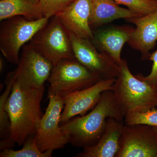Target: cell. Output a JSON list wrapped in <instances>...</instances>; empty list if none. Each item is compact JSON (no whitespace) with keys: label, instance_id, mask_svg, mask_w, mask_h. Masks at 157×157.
<instances>
[{"label":"cell","instance_id":"1","mask_svg":"<svg viewBox=\"0 0 157 157\" xmlns=\"http://www.w3.org/2000/svg\"><path fill=\"white\" fill-rule=\"evenodd\" d=\"M5 83L6 90L0 97V116L8 113L11 124V135L6 149L16 144L21 146L28 138L36 135L37 124L43 115L41 104L45 86L30 87L15 76L14 82L8 78Z\"/></svg>","mask_w":157,"mask_h":157},{"label":"cell","instance_id":"2","mask_svg":"<svg viewBox=\"0 0 157 157\" xmlns=\"http://www.w3.org/2000/svg\"><path fill=\"white\" fill-rule=\"evenodd\" d=\"M112 117L124 121L111 90L104 91L94 107L87 114L71 118L60 125L70 137L69 143L83 148L95 145L103 136L107 120Z\"/></svg>","mask_w":157,"mask_h":157},{"label":"cell","instance_id":"3","mask_svg":"<svg viewBox=\"0 0 157 157\" xmlns=\"http://www.w3.org/2000/svg\"><path fill=\"white\" fill-rule=\"evenodd\" d=\"M112 90L116 102L124 117L128 113L146 111L157 107V86L134 76L122 59Z\"/></svg>","mask_w":157,"mask_h":157},{"label":"cell","instance_id":"4","mask_svg":"<svg viewBox=\"0 0 157 157\" xmlns=\"http://www.w3.org/2000/svg\"><path fill=\"white\" fill-rule=\"evenodd\" d=\"M29 45L53 67L64 59L76 60L70 32L56 15L34 35Z\"/></svg>","mask_w":157,"mask_h":157},{"label":"cell","instance_id":"5","mask_svg":"<svg viewBox=\"0 0 157 157\" xmlns=\"http://www.w3.org/2000/svg\"><path fill=\"white\" fill-rule=\"evenodd\" d=\"M102 79L76 59H64L53 67L48 81V97L64 98L71 93L87 88Z\"/></svg>","mask_w":157,"mask_h":157},{"label":"cell","instance_id":"6","mask_svg":"<svg viewBox=\"0 0 157 157\" xmlns=\"http://www.w3.org/2000/svg\"><path fill=\"white\" fill-rule=\"evenodd\" d=\"M48 21L49 19L45 17L31 21L21 16L1 21L0 50L6 59L11 63L18 64L21 48Z\"/></svg>","mask_w":157,"mask_h":157},{"label":"cell","instance_id":"7","mask_svg":"<svg viewBox=\"0 0 157 157\" xmlns=\"http://www.w3.org/2000/svg\"><path fill=\"white\" fill-rule=\"evenodd\" d=\"M48 98V107L36 128V141L42 152L63 148L70 140L69 135L62 129L60 123L64 98L54 96Z\"/></svg>","mask_w":157,"mask_h":157},{"label":"cell","instance_id":"8","mask_svg":"<svg viewBox=\"0 0 157 157\" xmlns=\"http://www.w3.org/2000/svg\"><path fill=\"white\" fill-rule=\"evenodd\" d=\"M117 157H157V132L147 125H126Z\"/></svg>","mask_w":157,"mask_h":157},{"label":"cell","instance_id":"9","mask_svg":"<svg viewBox=\"0 0 157 157\" xmlns=\"http://www.w3.org/2000/svg\"><path fill=\"white\" fill-rule=\"evenodd\" d=\"M70 38L77 61L102 79L116 78L118 66L105 54L98 52L89 39L79 38L71 33Z\"/></svg>","mask_w":157,"mask_h":157},{"label":"cell","instance_id":"10","mask_svg":"<svg viewBox=\"0 0 157 157\" xmlns=\"http://www.w3.org/2000/svg\"><path fill=\"white\" fill-rule=\"evenodd\" d=\"M116 78L101 79L94 84L68 95L64 98V107L60 118V125L77 115L80 116L95 106L104 91L112 90Z\"/></svg>","mask_w":157,"mask_h":157},{"label":"cell","instance_id":"11","mask_svg":"<svg viewBox=\"0 0 157 157\" xmlns=\"http://www.w3.org/2000/svg\"><path fill=\"white\" fill-rule=\"evenodd\" d=\"M17 65V68L14 70L16 78L23 84L34 88L44 86L53 67L51 62L29 44L23 47L21 57Z\"/></svg>","mask_w":157,"mask_h":157},{"label":"cell","instance_id":"12","mask_svg":"<svg viewBox=\"0 0 157 157\" xmlns=\"http://www.w3.org/2000/svg\"><path fill=\"white\" fill-rule=\"evenodd\" d=\"M127 20L136 25L128 44L140 52L142 60L149 59V52L155 47L157 41V10Z\"/></svg>","mask_w":157,"mask_h":157},{"label":"cell","instance_id":"13","mask_svg":"<svg viewBox=\"0 0 157 157\" xmlns=\"http://www.w3.org/2000/svg\"><path fill=\"white\" fill-rule=\"evenodd\" d=\"M89 0H74L56 16L70 33L76 36L92 40L94 36L89 24Z\"/></svg>","mask_w":157,"mask_h":157},{"label":"cell","instance_id":"14","mask_svg":"<svg viewBox=\"0 0 157 157\" xmlns=\"http://www.w3.org/2000/svg\"><path fill=\"white\" fill-rule=\"evenodd\" d=\"M124 125V121L108 118L105 132L99 141L94 146L84 148L76 157H117Z\"/></svg>","mask_w":157,"mask_h":157},{"label":"cell","instance_id":"15","mask_svg":"<svg viewBox=\"0 0 157 157\" xmlns=\"http://www.w3.org/2000/svg\"><path fill=\"white\" fill-rule=\"evenodd\" d=\"M135 28L128 26H115L99 32L94 37L101 52L109 57L118 66L122 59L121 52Z\"/></svg>","mask_w":157,"mask_h":157},{"label":"cell","instance_id":"16","mask_svg":"<svg viewBox=\"0 0 157 157\" xmlns=\"http://www.w3.org/2000/svg\"><path fill=\"white\" fill-rule=\"evenodd\" d=\"M90 26H98L115 20L140 16L128 9L120 7L114 0H89Z\"/></svg>","mask_w":157,"mask_h":157},{"label":"cell","instance_id":"17","mask_svg":"<svg viewBox=\"0 0 157 157\" xmlns=\"http://www.w3.org/2000/svg\"><path fill=\"white\" fill-rule=\"evenodd\" d=\"M38 0H1L0 21L21 16L29 20L43 17L38 6Z\"/></svg>","mask_w":157,"mask_h":157},{"label":"cell","instance_id":"18","mask_svg":"<svg viewBox=\"0 0 157 157\" xmlns=\"http://www.w3.org/2000/svg\"><path fill=\"white\" fill-rule=\"evenodd\" d=\"M23 145L22 148L19 150L10 148L1 151L0 157H51L53 151L48 150L41 151L37 145L36 135L28 138Z\"/></svg>","mask_w":157,"mask_h":157},{"label":"cell","instance_id":"19","mask_svg":"<svg viewBox=\"0 0 157 157\" xmlns=\"http://www.w3.org/2000/svg\"><path fill=\"white\" fill-rule=\"evenodd\" d=\"M126 125L143 124L157 127V109L128 113L124 117Z\"/></svg>","mask_w":157,"mask_h":157},{"label":"cell","instance_id":"20","mask_svg":"<svg viewBox=\"0 0 157 157\" xmlns=\"http://www.w3.org/2000/svg\"><path fill=\"white\" fill-rule=\"evenodd\" d=\"M118 5H124L140 16L150 14L157 10L155 0H114Z\"/></svg>","mask_w":157,"mask_h":157},{"label":"cell","instance_id":"21","mask_svg":"<svg viewBox=\"0 0 157 157\" xmlns=\"http://www.w3.org/2000/svg\"><path fill=\"white\" fill-rule=\"evenodd\" d=\"M74 0H39L38 6L43 17L49 19L63 11Z\"/></svg>","mask_w":157,"mask_h":157},{"label":"cell","instance_id":"22","mask_svg":"<svg viewBox=\"0 0 157 157\" xmlns=\"http://www.w3.org/2000/svg\"><path fill=\"white\" fill-rule=\"evenodd\" d=\"M149 59L153 62L151 73L147 76L139 74L135 75L137 78L147 82L153 86H157V50L150 55Z\"/></svg>","mask_w":157,"mask_h":157},{"label":"cell","instance_id":"23","mask_svg":"<svg viewBox=\"0 0 157 157\" xmlns=\"http://www.w3.org/2000/svg\"><path fill=\"white\" fill-rule=\"evenodd\" d=\"M3 68H4V63H3L2 59L1 58L0 59V71L1 72L2 71Z\"/></svg>","mask_w":157,"mask_h":157},{"label":"cell","instance_id":"24","mask_svg":"<svg viewBox=\"0 0 157 157\" xmlns=\"http://www.w3.org/2000/svg\"><path fill=\"white\" fill-rule=\"evenodd\" d=\"M153 127L154 129H155V131L157 132V127Z\"/></svg>","mask_w":157,"mask_h":157},{"label":"cell","instance_id":"25","mask_svg":"<svg viewBox=\"0 0 157 157\" xmlns=\"http://www.w3.org/2000/svg\"><path fill=\"white\" fill-rule=\"evenodd\" d=\"M155 1H156V2H157V0H155Z\"/></svg>","mask_w":157,"mask_h":157},{"label":"cell","instance_id":"26","mask_svg":"<svg viewBox=\"0 0 157 157\" xmlns=\"http://www.w3.org/2000/svg\"></svg>","mask_w":157,"mask_h":157}]
</instances>
